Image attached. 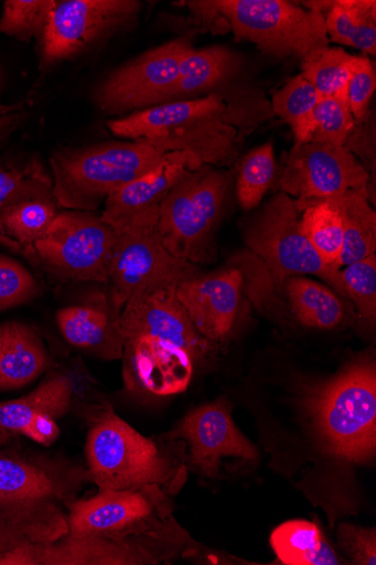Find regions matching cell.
<instances>
[{
    "instance_id": "1",
    "label": "cell",
    "mask_w": 376,
    "mask_h": 565,
    "mask_svg": "<svg viewBox=\"0 0 376 565\" xmlns=\"http://www.w3.org/2000/svg\"><path fill=\"white\" fill-rule=\"evenodd\" d=\"M172 494L160 487L98 490L69 509L68 534L30 551L35 565H138L168 562L194 548L176 523Z\"/></svg>"
},
{
    "instance_id": "2",
    "label": "cell",
    "mask_w": 376,
    "mask_h": 565,
    "mask_svg": "<svg viewBox=\"0 0 376 565\" xmlns=\"http://www.w3.org/2000/svg\"><path fill=\"white\" fill-rule=\"evenodd\" d=\"M179 285H158L129 298L122 308L123 379L129 392L158 397L183 393L212 343L191 322Z\"/></svg>"
},
{
    "instance_id": "3",
    "label": "cell",
    "mask_w": 376,
    "mask_h": 565,
    "mask_svg": "<svg viewBox=\"0 0 376 565\" xmlns=\"http://www.w3.org/2000/svg\"><path fill=\"white\" fill-rule=\"evenodd\" d=\"M90 482L65 457L0 450V555L67 535L71 505Z\"/></svg>"
},
{
    "instance_id": "4",
    "label": "cell",
    "mask_w": 376,
    "mask_h": 565,
    "mask_svg": "<svg viewBox=\"0 0 376 565\" xmlns=\"http://www.w3.org/2000/svg\"><path fill=\"white\" fill-rule=\"evenodd\" d=\"M88 425L86 468L98 490L160 487L178 494L187 478L185 454L147 438L103 401L82 414Z\"/></svg>"
},
{
    "instance_id": "5",
    "label": "cell",
    "mask_w": 376,
    "mask_h": 565,
    "mask_svg": "<svg viewBox=\"0 0 376 565\" xmlns=\"http://www.w3.org/2000/svg\"><path fill=\"white\" fill-rule=\"evenodd\" d=\"M165 153L143 141L58 150L50 159L53 195L66 211L96 212L112 193L154 169Z\"/></svg>"
},
{
    "instance_id": "6",
    "label": "cell",
    "mask_w": 376,
    "mask_h": 565,
    "mask_svg": "<svg viewBox=\"0 0 376 565\" xmlns=\"http://www.w3.org/2000/svg\"><path fill=\"white\" fill-rule=\"evenodd\" d=\"M325 447L351 465H368L376 451V369L368 356L350 364L309 399Z\"/></svg>"
},
{
    "instance_id": "7",
    "label": "cell",
    "mask_w": 376,
    "mask_h": 565,
    "mask_svg": "<svg viewBox=\"0 0 376 565\" xmlns=\"http://www.w3.org/2000/svg\"><path fill=\"white\" fill-rule=\"evenodd\" d=\"M198 22L224 19L238 39L255 43L268 56L301 61L329 46L325 15L284 0H208L189 2Z\"/></svg>"
},
{
    "instance_id": "8",
    "label": "cell",
    "mask_w": 376,
    "mask_h": 565,
    "mask_svg": "<svg viewBox=\"0 0 376 565\" xmlns=\"http://www.w3.org/2000/svg\"><path fill=\"white\" fill-rule=\"evenodd\" d=\"M228 188L227 174L202 166L185 174L161 202L157 231L176 258L197 266L208 260Z\"/></svg>"
},
{
    "instance_id": "9",
    "label": "cell",
    "mask_w": 376,
    "mask_h": 565,
    "mask_svg": "<svg viewBox=\"0 0 376 565\" xmlns=\"http://www.w3.org/2000/svg\"><path fill=\"white\" fill-rule=\"evenodd\" d=\"M300 217L294 200L278 193L247 225L245 242L278 286L283 287L292 277L312 275L345 296L341 270L322 262L303 235Z\"/></svg>"
},
{
    "instance_id": "10",
    "label": "cell",
    "mask_w": 376,
    "mask_h": 565,
    "mask_svg": "<svg viewBox=\"0 0 376 565\" xmlns=\"http://www.w3.org/2000/svg\"><path fill=\"white\" fill-rule=\"evenodd\" d=\"M118 238L100 214L65 210L29 253L62 279L107 285Z\"/></svg>"
},
{
    "instance_id": "11",
    "label": "cell",
    "mask_w": 376,
    "mask_h": 565,
    "mask_svg": "<svg viewBox=\"0 0 376 565\" xmlns=\"http://www.w3.org/2000/svg\"><path fill=\"white\" fill-rule=\"evenodd\" d=\"M136 0H64L53 10L41 36L44 70L71 61L103 41L128 31L138 21Z\"/></svg>"
},
{
    "instance_id": "12",
    "label": "cell",
    "mask_w": 376,
    "mask_h": 565,
    "mask_svg": "<svg viewBox=\"0 0 376 565\" xmlns=\"http://www.w3.org/2000/svg\"><path fill=\"white\" fill-rule=\"evenodd\" d=\"M192 49L191 36H183L147 51L97 85L95 105L111 116L164 105Z\"/></svg>"
},
{
    "instance_id": "13",
    "label": "cell",
    "mask_w": 376,
    "mask_h": 565,
    "mask_svg": "<svg viewBox=\"0 0 376 565\" xmlns=\"http://www.w3.org/2000/svg\"><path fill=\"white\" fill-rule=\"evenodd\" d=\"M368 184L367 170L350 148L319 142L296 143L280 180L300 213L315 202L366 191Z\"/></svg>"
},
{
    "instance_id": "14",
    "label": "cell",
    "mask_w": 376,
    "mask_h": 565,
    "mask_svg": "<svg viewBox=\"0 0 376 565\" xmlns=\"http://www.w3.org/2000/svg\"><path fill=\"white\" fill-rule=\"evenodd\" d=\"M109 268V295L119 311L135 294L174 284L200 274L197 265L176 258L157 228L118 234Z\"/></svg>"
},
{
    "instance_id": "15",
    "label": "cell",
    "mask_w": 376,
    "mask_h": 565,
    "mask_svg": "<svg viewBox=\"0 0 376 565\" xmlns=\"http://www.w3.org/2000/svg\"><path fill=\"white\" fill-rule=\"evenodd\" d=\"M202 166L191 151L166 152L154 169L106 199L103 221L118 234L157 228L161 202L185 174Z\"/></svg>"
},
{
    "instance_id": "16",
    "label": "cell",
    "mask_w": 376,
    "mask_h": 565,
    "mask_svg": "<svg viewBox=\"0 0 376 565\" xmlns=\"http://www.w3.org/2000/svg\"><path fill=\"white\" fill-rule=\"evenodd\" d=\"M166 436L187 445L190 466L208 479L218 477L224 458L255 460L258 457L257 448L235 425L226 399L192 409Z\"/></svg>"
},
{
    "instance_id": "17",
    "label": "cell",
    "mask_w": 376,
    "mask_h": 565,
    "mask_svg": "<svg viewBox=\"0 0 376 565\" xmlns=\"http://www.w3.org/2000/svg\"><path fill=\"white\" fill-rule=\"evenodd\" d=\"M74 385L66 372H56L30 394L0 402V448L20 436L49 445L60 435L57 422L73 408Z\"/></svg>"
},
{
    "instance_id": "18",
    "label": "cell",
    "mask_w": 376,
    "mask_h": 565,
    "mask_svg": "<svg viewBox=\"0 0 376 565\" xmlns=\"http://www.w3.org/2000/svg\"><path fill=\"white\" fill-rule=\"evenodd\" d=\"M244 274L228 269L217 274L196 275L178 286V297L197 332L214 344L226 340L235 326Z\"/></svg>"
},
{
    "instance_id": "19",
    "label": "cell",
    "mask_w": 376,
    "mask_h": 565,
    "mask_svg": "<svg viewBox=\"0 0 376 565\" xmlns=\"http://www.w3.org/2000/svg\"><path fill=\"white\" fill-rule=\"evenodd\" d=\"M121 311L109 292H92L60 308L56 322L63 338L75 349L104 362L122 358L125 337Z\"/></svg>"
},
{
    "instance_id": "20",
    "label": "cell",
    "mask_w": 376,
    "mask_h": 565,
    "mask_svg": "<svg viewBox=\"0 0 376 565\" xmlns=\"http://www.w3.org/2000/svg\"><path fill=\"white\" fill-rule=\"evenodd\" d=\"M225 111L223 96L214 93L200 98L164 103L126 118L111 120L107 122V127L117 137L150 143L187 122Z\"/></svg>"
},
{
    "instance_id": "21",
    "label": "cell",
    "mask_w": 376,
    "mask_h": 565,
    "mask_svg": "<svg viewBox=\"0 0 376 565\" xmlns=\"http://www.w3.org/2000/svg\"><path fill=\"white\" fill-rule=\"evenodd\" d=\"M50 365V353L33 327L11 321L0 324V391L23 388Z\"/></svg>"
},
{
    "instance_id": "22",
    "label": "cell",
    "mask_w": 376,
    "mask_h": 565,
    "mask_svg": "<svg viewBox=\"0 0 376 565\" xmlns=\"http://www.w3.org/2000/svg\"><path fill=\"white\" fill-rule=\"evenodd\" d=\"M271 546L278 558L288 565H339L342 559L314 523L296 520L277 527Z\"/></svg>"
},
{
    "instance_id": "23",
    "label": "cell",
    "mask_w": 376,
    "mask_h": 565,
    "mask_svg": "<svg viewBox=\"0 0 376 565\" xmlns=\"http://www.w3.org/2000/svg\"><path fill=\"white\" fill-rule=\"evenodd\" d=\"M299 322L316 330H334L345 319L339 296L326 286L307 277L289 278L283 285Z\"/></svg>"
},
{
    "instance_id": "24",
    "label": "cell",
    "mask_w": 376,
    "mask_h": 565,
    "mask_svg": "<svg viewBox=\"0 0 376 565\" xmlns=\"http://www.w3.org/2000/svg\"><path fill=\"white\" fill-rule=\"evenodd\" d=\"M333 200L343 218L345 243L341 269L364 260L376 250V214L369 205V191H350Z\"/></svg>"
},
{
    "instance_id": "25",
    "label": "cell",
    "mask_w": 376,
    "mask_h": 565,
    "mask_svg": "<svg viewBox=\"0 0 376 565\" xmlns=\"http://www.w3.org/2000/svg\"><path fill=\"white\" fill-rule=\"evenodd\" d=\"M326 29L332 41L376 53V3L374 0H336L327 13Z\"/></svg>"
},
{
    "instance_id": "26",
    "label": "cell",
    "mask_w": 376,
    "mask_h": 565,
    "mask_svg": "<svg viewBox=\"0 0 376 565\" xmlns=\"http://www.w3.org/2000/svg\"><path fill=\"white\" fill-rule=\"evenodd\" d=\"M233 67L234 58L226 47H193L181 64L169 102L191 99L196 94L210 90L223 82Z\"/></svg>"
},
{
    "instance_id": "27",
    "label": "cell",
    "mask_w": 376,
    "mask_h": 565,
    "mask_svg": "<svg viewBox=\"0 0 376 565\" xmlns=\"http://www.w3.org/2000/svg\"><path fill=\"white\" fill-rule=\"evenodd\" d=\"M300 228L322 262L336 270H342L345 232L336 203L333 200H325L308 205L301 212Z\"/></svg>"
},
{
    "instance_id": "28",
    "label": "cell",
    "mask_w": 376,
    "mask_h": 565,
    "mask_svg": "<svg viewBox=\"0 0 376 565\" xmlns=\"http://www.w3.org/2000/svg\"><path fill=\"white\" fill-rule=\"evenodd\" d=\"M60 213L55 195L28 199L14 204L0 218V232L29 252Z\"/></svg>"
},
{
    "instance_id": "29",
    "label": "cell",
    "mask_w": 376,
    "mask_h": 565,
    "mask_svg": "<svg viewBox=\"0 0 376 565\" xmlns=\"http://www.w3.org/2000/svg\"><path fill=\"white\" fill-rule=\"evenodd\" d=\"M355 61L343 49L321 47L301 61V75L322 97H347Z\"/></svg>"
},
{
    "instance_id": "30",
    "label": "cell",
    "mask_w": 376,
    "mask_h": 565,
    "mask_svg": "<svg viewBox=\"0 0 376 565\" xmlns=\"http://www.w3.org/2000/svg\"><path fill=\"white\" fill-rule=\"evenodd\" d=\"M50 195L52 177L39 160L0 167V218L21 201Z\"/></svg>"
},
{
    "instance_id": "31",
    "label": "cell",
    "mask_w": 376,
    "mask_h": 565,
    "mask_svg": "<svg viewBox=\"0 0 376 565\" xmlns=\"http://www.w3.org/2000/svg\"><path fill=\"white\" fill-rule=\"evenodd\" d=\"M322 96L300 74L273 96V111L292 129L296 143L305 141L313 111Z\"/></svg>"
},
{
    "instance_id": "32",
    "label": "cell",
    "mask_w": 376,
    "mask_h": 565,
    "mask_svg": "<svg viewBox=\"0 0 376 565\" xmlns=\"http://www.w3.org/2000/svg\"><path fill=\"white\" fill-rule=\"evenodd\" d=\"M276 153L272 142H266L245 157L237 181V196L245 211L258 207L276 177Z\"/></svg>"
},
{
    "instance_id": "33",
    "label": "cell",
    "mask_w": 376,
    "mask_h": 565,
    "mask_svg": "<svg viewBox=\"0 0 376 565\" xmlns=\"http://www.w3.org/2000/svg\"><path fill=\"white\" fill-rule=\"evenodd\" d=\"M355 124L347 97H322L313 111L303 143L346 146Z\"/></svg>"
},
{
    "instance_id": "34",
    "label": "cell",
    "mask_w": 376,
    "mask_h": 565,
    "mask_svg": "<svg viewBox=\"0 0 376 565\" xmlns=\"http://www.w3.org/2000/svg\"><path fill=\"white\" fill-rule=\"evenodd\" d=\"M57 3L56 0H8L0 18V33L21 41L41 39Z\"/></svg>"
},
{
    "instance_id": "35",
    "label": "cell",
    "mask_w": 376,
    "mask_h": 565,
    "mask_svg": "<svg viewBox=\"0 0 376 565\" xmlns=\"http://www.w3.org/2000/svg\"><path fill=\"white\" fill-rule=\"evenodd\" d=\"M345 296L351 298L359 319L369 324L376 318V255L354 263L341 270Z\"/></svg>"
},
{
    "instance_id": "36",
    "label": "cell",
    "mask_w": 376,
    "mask_h": 565,
    "mask_svg": "<svg viewBox=\"0 0 376 565\" xmlns=\"http://www.w3.org/2000/svg\"><path fill=\"white\" fill-rule=\"evenodd\" d=\"M40 292L39 282L23 265L0 255V312L30 302Z\"/></svg>"
},
{
    "instance_id": "37",
    "label": "cell",
    "mask_w": 376,
    "mask_h": 565,
    "mask_svg": "<svg viewBox=\"0 0 376 565\" xmlns=\"http://www.w3.org/2000/svg\"><path fill=\"white\" fill-rule=\"evenodd\" d=\"M375 86L373 64L368 58L356 57L347 88L350 108L355 122L365 119Z\"/></svg>"
},
{
    "instance_id": "38",
    "label": "cell",
    "mask_w": 376,
    "mask_h": 565,
    "mask_svg": "<svg viewBox=\"0 0 376 565\" xmlns=\"http://www.w3.org/2000/svg\"><path fill=\"white\" fill-rule=\"evenodd\" d=\"M337 539L343 551L353 564H376V530L363 529L353 524H342Z\"/></svg>"
},
{
    "instance_id": "39",
    "label": "cell",
    "mask_w": 376,
    "mask_h": 565,
    "mask_svg": "<svg viewBox=\"0 0 376 565\" xmlns=\"http://www.w3.org/2000/svg\"><path fill=\"white\" fill-rule=\"evenodd\" d=\"M3 86V76L0 73V90ZM25 100L19 105L6 106L0 102V139H2L10 130L14 129L24 116Z\"/></svg>"
}]
</instances>
